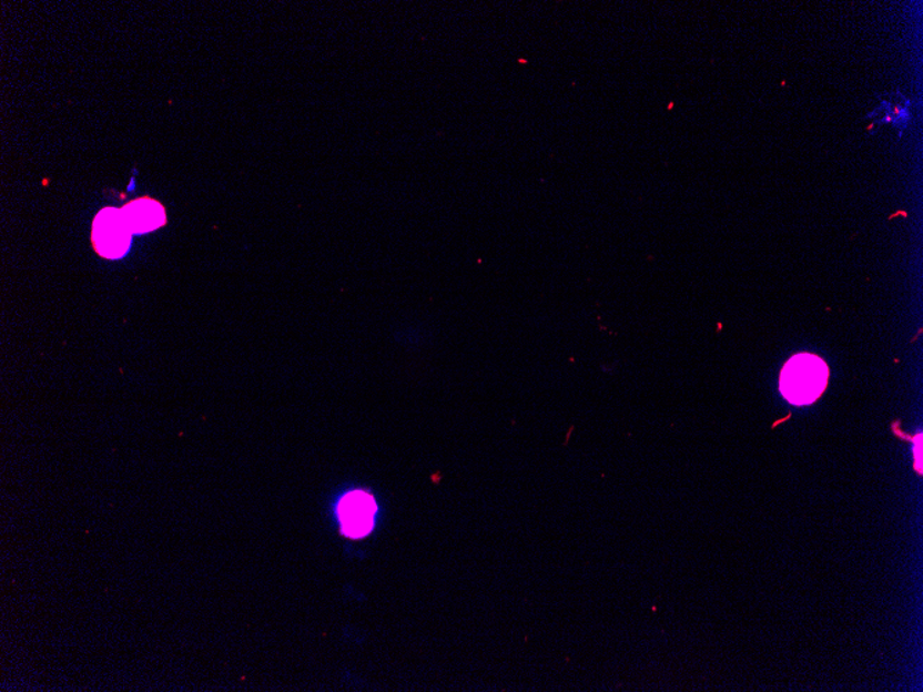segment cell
Wrapping results in <instances>:
<instances>
[{"label":"cell","instance_id":"obj_1","mask_svg":"<svg viewBox=\"0 0 923 692\" xmlns=\"http://www.w3.org/2000/svg\"><path fill=\"white\" fill-rule=\"evenodd\" d=\"M830 369L823 358L802 353L788 359L780 375V391L788 403L804 407L823 396Z\"/></svg>","mask_w":923,"mask_h":692},{"label":"cell","instance_id":"obj_2","mask_svg":"<svg viewBox=\"0 0 923 692\" xmlns=\"http://www.w3.org/2000/svg\"><path fill=\"white\" fill-rule=\"evenodd\" d=\"M92 241L95 252L106 258L126 255L132 242V230L122 211L104 210L94 218Z\"/></svg>","mask_w":923,"mask_h":692},{"label":"cell","instance_id":"obj_3","mask_svg":"<svg viewBox=\"0 0 923 692\" xmlns=\"http://www.w3.org/2000/svg\"><path fill=\"white\" fill-rule=\"evenodd\" d=\"M336 511L342 532L348 538L358 539L373 532L378 506L369 493L352 491L339 500Z\"/></svg>","mask_w":923,"mask_h":692},{"label":"cell","instance_id":"obj_4","mask_svg":"<svg viewBox=\"0 0 923 692\" xmlns=\"http://www.w3.org/2000/svg\"><path fill=\"white\" fill-rule=\"evenodd\" d=\"M123 217L132 233L144 234L165 224V210L158 202L143 199L131 202L122 210Z\"/></svg>","mask_w":923,"mask_h":692}]
</instances>
